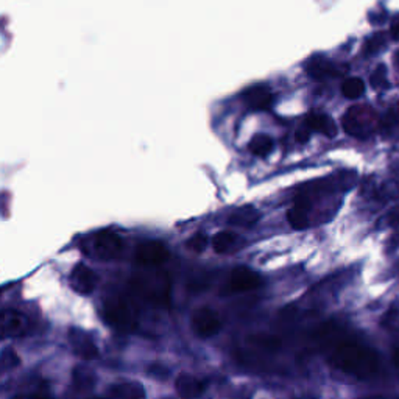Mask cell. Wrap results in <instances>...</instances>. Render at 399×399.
<instances>
[{
	"label": "cell",
	"instance_id": "1",
	"mask_svg": "<svg viewBox=\"0 0 399 399\" xmlns=\"http://www.w3.org/2000/svg\"><path fill=\"white\" fill-rule=\"evenodd\" d=\"M329 363L338 371L357 377L371 376L373 373L379 370V359L376 352L361 343L351 342V340H345V342L332 346L329 352Z\"/></svg>",
	"mask_w": 399,
	"mask_h": 399
},
{
	"label": "cell",
	"instance_id": "22",
	"mask_svg": "<svg viewBox=\"0 0 399 399\" xmlns=\"http://www.w3.org/2000/svg\"><path fill=\"white\" fill-rule=\"evenodd\" d=\"M253 346H256L259 350H265V351H273L278 350L281 346V340L274 336H251L248 338Z\"/></svg>",
	"mask_w": 399,
	"mask_h": 399
},
{
	"label": "cell",
	"instance_id": "8",
	"mask_svg": "<svg viewBox=\"0 0 399 399\" xmlns=\"http://www.w3.org/2000/svg\"><path fill=\"white\" fill-rule=\"evenodd\" d=\"M68 338L72 346V351H74L81 361L91 362L99 357V348H97V345L88 332L78 328H70L68 332Z\"/></svg>",
	"mask_w": 399,
	"mask_h": 399
},
{
	"label": "cell",
	"instance_id": "27",
	"mask_svg": "<svg viewBox=\"0 0 399 399\" xmlns=\"http://www.w3.org/2000/svg\"><path fill=\"white\" fill-rule=\"evenodd\" d=\"M208 247V237L205 234H195L187 240V248L195 253H201Z\"/></svg>",
	"mask_w": 399,
	"mask_h": 399
},
{
	"label": "cell",
	"instance_id": "5",
	"mask_svg": "<svg viewBox=\"0 0 399 399\" xmlns=\"http://www.w3.org/2000/svg\"><path fill=\"white\" fill-rule=\"evenodd\" d=\"M377 123V117L370 108L356 107L351 108L343 117V128L345 132L351 136L365 137L371 133Z\"/></svg>",
	"mask_w": 399,
	"mask_h": 399
},
{
	"label": "cell",
	"instance_id": "31",
	"mask_svg": "<svg viewBox=\"0 0 399 399\" xmlns=\"http://www.w3.org/2000/svg\"><path fill=\"white\" fill-rule=\"evenodd\" d=\"M15 399H54L47 395H39V393H33V395H22V396H16Z\"/></svg>",
	"mask_w": 399,
	"mask_h": 399
},
{
	"label": "cell",
	"instance_id": "20",
	"mask_svg": "<svg viewBox=\"0 0 399 399\" xmlns=\"http://www.w3.org/2000/svg\"><path fill=\"white\" fill-rule=\"evenodd\" d=\"M273 141L267 134L254 136L250 142V152L256 156H267L272 152Z\"/></svg>",
	"mask_w": 399,
	"mask_h": 399
},
{
	"label": "cell",
	"instance_id": "13",
	"mask_svg": "<svg viewBox=\"0 0 399 399\" xmlns=\"http://www.w3.org/2000/svg\"><path fill=\"white\" fill-rule=\"evenodd\" d=\"M342 72H346V69L338 68L337 64H334L324 58H313V60L307 64V74H309L313 80H324L329 77H338Z\"/></svg>",
	"mask_w": 399,
	"mask_h": 399
},
{
	"label": "cell",
	"instance_id": "24",
	"mask_svg": "<svg viewBox=\"0 0 399 399\" xmlns=\"http://www.w3.org/2000/svg\"><path fill=\"white\" fill-rule=\"evenodd\" d=\"M381 324L384 329H387L391 334H399V309L391 307L387 312L384 313L381 320Z\"/></svg>",
	"mask_w": 399,
	"mask_h": 399
},
{
	"label": "cell",
	"instance_id": "2",
	"mask_svg": "<svg viewBox=\"0 0 399 399\" xmlns=\"http://www.w3.org/2000/svg\"><path fill=\"white\" fill-rule=\"evenodd\" d=\"M132 289L152 304L166 307L170 304V281L159 272L136 273L130 281Z\"/></svg>",
	"mask_w": 399,
	"mask_h": 399
},
{
	"label": "cell",
	"instance_id": "32",
	"mask_svg": "<svg viewBox=\"0 0 399 399\" xmlns=\"http://www.w3.org/2000/svg\"><path fill=\"white\" fill-rule=\"evenodd\" d=\"M391 38L395 39V41H399V17L391 25Z\"/></svg>",
	"mask_w": 399,
	"mask_h": 399
},
{
	"label": "cell",
	"instance_id": "6",
	"mask_svg": "<svg viewBox=\"0 0 399 399\" xmlns=\"http://www.w3.org/2000/svg\"><path fill=\"white\" fill-rule=\"evenodd\" d=\"M260 284H263V279L256 272L247 267H237L231 272L225 289L228 293H245L258 289Z\"/></svg>",
	"mask_w": 399,
	"mask_h": 399
},
{
	"label": "cell",
	"instance_id": "23",
	"mask_svg": "<svg viewBox=\"0 0 399 399\" xmlns=\"http://www.w3.org/2000/svg\"><path fill=\"white\" fill-rule=\"evenodd\" d=\"M287 219H289V224L295 228V230H303V228H306L307 224H309V221H307V211L298 206H293L292 209H289Z\"/></svg>",
	"mask_w": 399,
	"mask_h": 399
},
{
	"label": "cell",
	"instance_id": "9",
	"mask_svg": "<svg viewBox=\"0 0 399 399\" xmlns=\"http://www.w3.org/2000/svg\"><path fill=\"white\" fill-rule=\"evenodd\" d=\"M169 251L166 245L158 240L143 242L136 248V263L142 267H158L166 263Z\"/></svg>",
	"mask_w": 399,
	"mask_h": 399
},
{
	"label": "cell",
	"instance_id": "29",
	"mask_svg": "<svg viewBox=\"0 0 399 399\" xmlns=\"http://www.w3.org/2000/svg\"><path fill=\"white\" fill-rule=\"evenodd\" d=\"M311 132L312 130L309 128V127H299L298 130H297V134H295V139L298 141V142H301V143H306L307 141L311 139Z\"/></svg>",
	"mask_w": 399,
	"mask_h": 399
},
{
	"label": "cell",
	"instance_id": "3",
	"mask_svg": "<svg viewBox=\"0 0 399 399\" xmlns=\"http://www.w3.org/2000/svg\"><path fill=\"white\" fill-rule=\"evenodd\" d=\"M103 317L109 326L120 332H133L137 328V313L127 298L113 295L104 299Z\"/></svg>",
	"mask_w": 399,
	"mask_h": 399
},
{
	"label": "cell",
	"instance_id": "11",
	"mask_svg": "<svg viewBox=\"0 0 399 399\" xmlns=\"http://www.w3.org/2000/svg\"><path fill=\"white\" fill-rule=\"evenodd\" d=\"M69 281L72 290L80 293V295H91L97 285V274L88 265L78 264L72 270Z\"/></svg>",
	"mask_w": 399,
	"mask_h": 399
},
{
	"label": "cell",
	"instance_id": "18",
	"mask_svg": "<svg viewBox=\"0 0 399 399\" xmlns=\"http://www.w3.org/2000/svg\"><path fill=\"white\" fill-rule=\"evenodd\" d=\"M74 384L77 389L80 390H91L95 384V375L86 366H77L74 370Z\"/></svg>",
	"mask_w": 399,
	"mask_h": 399
},
{
	"label": "cell",
	"instance_id": "21",
	"mask_svg": "<svg viewBox=\"0 0 399 399\" xmlns=\"http://www.w3.org/2000/svg\"><path fill=\"white\" fill-rule=\"evenodd\" d=\"M365 84L361 78H346L342 84V93L346 99H359L363 94Z\"/></svg>",
	"mask_w": 399,
	"mask_h": 399
},
{
	"label": "cell",
	"instance_id": "30",
	"mask_svg": "<svg viewBox=\"0 0 399 399\" xmlns=\"http://www.w3.org/2000/svg\"><path fill=\"white\" fill-rule=\"evenodd\" d=\"M387 120L389 122H399V103L396 104V107L390 109V113L387 116Z\"/></svg>",
	"mask_w": 399,
	"mask_h": 399
},
{
	"label": "cell",
	"instance_id": "12",
	"mask_svg": "<svg viewBox=\"0 0 399 399\" xmlns=\"http://www.w3.org/2000/svg\"><path fill=\"white\" fill-rule=\"evenodd\" d=\"M175 390L182 399H197L205 393L206 385L195 376L182 373L175 379Z\"/></svg>",
	"mask_w": 399,
	"mask_h": 399
},
{
	"label": "cell",
	"instance_id": "28",
	"mask_svg": "<svg viewBox=\"0 0 399 399\" xmlns=\"http://www.w3.org/2000/svg\"><path fill=\"white\" fill-rule=\"evenodd\" d=\"M384 42H385V36L382 33H377L373 38H370L368 41H366L365 52H368V54H375V52H377L379 49L382 47Z\"/></svg>",
	"mask_w": 399,
	"mask_h": 399
},
{
	"label": "cell",
	"instance_id": "26",
	"mask_svg": "<svg viewBox=\"0 0 399 399\" xmlns=\"http://www.w3.org/2000/svg\"><path fill=\"white\" fill-rule=\"evenodd\" d=\"M19 363H21V361H19L17 354L13 350L5 351L2 357H0V368H2V371H8V370L16 368Z\"/></svg>",
	"mask_w": 399,
	"mask_h": 399
},
{
	"label": "cell",
	"instance_id": "16",
	"mask_svg": "<svg viewBox=\"0 0 399 399\" xmlns=\"http://www.w3.org/2000/svg\"><path fill=\"white\" fill-rule=\"evenodd\" d=\"M306 123L311 130H315V132L323 133L328 137H334L337 134V127L336 123L332 122L329 116L322 114V113H311L306 117Z\"/></svg>",
	"mask_w": 399,
	"mask_h": 399
},
{
	"label": "cell",
	"instance_id": "35",
	"mask_svg": "<svg viewBox=\"0 0 399 399\" xmlns=\"http://www.w3.org/2000/svg\"><path fill=\"white\" fill-rule=\"evenodd\" d=\"M2 373H3V371H2V368H0V375H2Z\"/></svg>",
	"mask_w": 399,
	"mask_h": 399
},
{
	"label": "cell",
	"instance_id": "15",
	"mask_svg": "<svg viewBox=\"0 0 399 399\" xmlns=\"http://www.w3.org/2000/svg\"><path fill=\"white\" fill-rule=\"evenodd\" d=\"M245 102L250 104L254 109H268L273 103V95L270 93V89L265 86H253L248 88L244 93Z\"/></svg>",
	"mask_w": 399,
	"mask_h": 399
},
{
	"label": "cell",
	"instance_id": "10",
	"mask_svg": "<svg viewBox=\"0 0 399 399\" xmlns=\"http://www.w3.org/2000/svg\"><path fill=\"white\" fill-rule=\"evenodd\" d=\"M192 329L198 337L211 338L221 329V322L214 311L208 307L195 311L192 315Z\"/></svg>",
	"mask_w": 399,
	"mask_h": 399
},
{
	"label": "cell",
	"instance_id": "4",
	"mask_svg": "<svg viewBox=\"0 0 399 399\" xmlns=\"http://www.w3.org/2000/svg\"><path fill=\"white\" fill-rule=\"evenodd\" d=\"M123 242L113 231H100L89 239L86 251L100 260H113L122 254Z\"/></svg>",
	"mask_w": 399,
	"mask_h": 399
},
{
	"label": "cell",
	"instance_id": "7",
	"mask_svg": "<svg viewBox=\"0 0 399 399\" xmlns=\"http://www.w3.org/2000/svg\"><path fill=\"white\" fill-rule=\"evenodd\" d=\"M30 322L24 313L5 309L0 312V338L21 337L29 331Z\"/></svg>",
	"mask_w": 399,
	"mask_h": 399
},
{
	"label": "cell",
	"instance_id": "33",
	"mask_svg": "<svg viewBox=\"0 0 399 399\" xmlns=\"http://www.w3.org/2000/svg\"><path fill=\"white\" fill-rule=\"evenodd\" d=\"M93 399H108V398H93ZM111 399V398H109Z\"/></svg>",
	"mask_w": 399,
	"mask_h": 399
},
{
	"label": "cell",
	"instance_id": "14",
	"mask_svg": "<svg viewBox=\"0 0 399 399\" xmlns=\"http://www.w3.org/2000/svg\"><path fill=\"white\" fill-rule=\"evenodd\" d=\"M111 399H147L146 389L139 382H120L108 389Z\"/></svg>",
	"mask_w": 399,
	"mask_h": 399
},
{
	"label": "cell",
	"instance_id": "19",
	"mask_svg": "<svg viewBox=\"0 0 399 399\" xmlns=\"http://www.w3.org/2000/svg\"><path fill=\"white\" fill-rule=\"evenodd\" d=\"M237 242V235L231 231H221L212 237V248L215 253H228Z\"/></svg>",
	"mask_w": 399,
	"mask_h": 399
},
{
	"label": "cell",
	"instance_id": "25",
	"mask_svg": "<svg viewBox=\"0 0 399 399\" xmlns=\"http://www.w3.org/2000/svg\"><path fill=\"white\" fill-rule=\"evenodd\" d=\"M371 86L375 89H387L390 86L389 83V77H387V69L385 66H377L376 70L371 74Z\"/></svg>",
	"mask_w": 399,
	"mask_h": 399
},
{
	"label": "cell",
	"instance_id": "34",
	"mask_svg": "<svg viewBox=\"0 0 399 399\" xmlns=\"http://www.w3.org/2000/svg\"><path fill=\"white\" fill-rule=\"evenodd\" d=\"M398 66H399V54H398Z\"/></svg>",
	"mask_w": 399,
	"mask_h": 399
},
{
	"label": "cell",
	"instance_id": "17",
	"mask_svg": "<svg viewBox=\"0 0 399 399\" xmlns=\"http://www.w3.org/2000/svg\"><path fill=\"white\" fill-rule=\"evenodd\" d=\"M260 214L256 209L251 208V206H244V208H239L235 209V211L230 215V224L235 225V226H253L256 221L259 220Z\"/></svg>",
	"mask_w": 399,
	"mask_h": 399
}]
</instances>
